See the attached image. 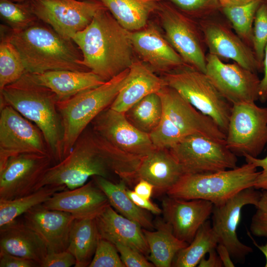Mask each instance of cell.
I'll use <instances>...</instances> for the list:
<instances>
[{"mask_svg": "<svg viewBox=\"0 0 267 267\" xmlns=\"http://www.w3.org/2000/svg\"><path fill=\"white\" fill-rule=\"evenodd\" d=\"M127 193L134 203L138 207L149 211L155 215L162 214V210L157 205L152 202L150 199L142 197L134 191L128 189H127Z\"/></svg>", "mask_w": 267, "mask_h": 267, "instance_id": "cell-47", "label": "cell"}, {"mask_svg": "<svg viewBox=\"0 0 267 267\" xmlns=\"http://www.w3.org/2000/svg\"><path fill=\"white\" fill-rule=\"evenodd\" d=\"M244 157L246 162L250 163L256 167L262 169L257 178L254 188L258 190H267V155L263 158L253 157L247 155Z\"/></svg>", "mask_w": 267, "mask_h": 267, "instance_id": "cell-45", "label": "cell"}, {"mask_svg": "<svg viewBox=\"0 0 267 267\" xmlns=\"http://www.w3.org/2000/svg\"><path fill=\"white\" fill-rule=\"evenodd\" d=\"M14 2H25V1H32L33 0H11Z\"/></svg>", "mask_w": 267, "mask_h": 267, "instance_id": "cell-54", "label": "cell"}, {"mask_svg": "<svg viewBox=\"0 0 267 267\" xmlns=\"http://www.w3.org/2000/svg\"><path fill=\"white\" fill-rule=\"evenodd\" d=\"M181 12L196 20L219 13L221 6L218 0H168Z\"/></svg>", "mask_w": 267, "mask_h": 267, "instance_id": "cell-38", "label": "cell"}, {"mask_svg": "<svg viewBox=\"0 0 267 267\" xmlns=\"http://www.w3.org/2000/svg\"><path fill=\"white\" fill-rule=\"evenodd\" d=\"M156 12L165 38L185 64L205 73L207 48L198 20L181 12L168 0L159 1Z\"/></svg>", "mask_w": 267, "mask_h": 267, "instance_id": "cell-8", "label": "cell"}, {"mask_svg": "<svg viewBox=\"0 0 267 267\" xmlns=\"http://www.w3.org/2000/svg\"><path fill=\"white\" fill-rule=\"evenodd\" d=\"M253 50L263 66L264 52L267 45V0H264L256 13L253 25Z\"/></svg>", "mask_w": 267, "mask_h": 267, "instance_id": "cell-40", "label": "cell"}, {"mask_svg": "<svg viewBox=\"0 0 267 267\" xmlns=\"http://www.w3.org/2000/svg\"><path fill=\"white\" fill-rule=\"evenodd\" d=\"M58 101L51 89L37 83L28 73L0 91V104L11 106L40 129L55 164L64 158Z\"/></svg>", "mask_w": 267, "mask_h": 267, "instance_id": "cell-3", "label": "cell"}, {"mask_svg": "<svg viewBox=\"0 0 267 267\" xmlns=\"http://www.w3.org/2000/svg\"><path fill=\"white\" fill-rule=\"evenodd\" d=\"M167 86L176 89L226 134L232 105L219 91L207 75L185 65L165 73Z\"/></svg>", "mask_w": 267, "mask_h": 267, "instance_id": "cell-7", "label": "cell"}, {"mask_svg": "<svg viewBox=\"0 0 267 267\" xmlns=\"http://www.w3.org/2000/svg\"><path fill=\"white\" fill-rule=\"evenodd\" d=\"M157 93L162 100L163 113L184 137L198 134L225 141L226 134L216 123L197 110L176 89L166 85Z\"/></svg>", "mask_w": 267, "mask_h": 267, "instance_id": "cell-18", "label": "cell"}, {"mask_svg": "<svg viewBox=\"0 0 267 267\" xmlns=\"http://www.w3.org/2000/svg\"><path fill=\"white\" fill-rule=\"evenodd\" d=\"M0 229V251L36 261L41 267L48 249L37 233L16 220Z\"/></svg>", "mask_w": 267, "mask_h": 267, "instance_id": "cell-27", "label": "cell"}, {"mask_svg": "<svg viewBox=\"0 0 267 267\" xmlns=\"http://www.w3.org/2000/svg\"><path fill=\"white\" fill-rule=\"evenodd\" d=\"M185 174L169 149L155 148L143 157L136 171L137 181L145 179L154 186L156 195L167 192Z\"/></svg>", "mask_w": 267, "mask_h": 267, "instance_id": "cell-23", "label": "cell"}, {"mask_svg": "<svg viewBox=\"0 0 267 267\" xmlns=\"http://www.w3.org/2000/svg\"><path fill=\"white\" fill-rule=\"evenodd\" d=\"M221 7L241 5L256 0H218Z\"/></svg>", "mask_w": 267, "mask_h": 267, "instance_id": "cell-52", "label": "cell"}, {"mask_svg": "<svg viewBox=\"0 0 267 267\" xmlns=\"http://www.w3.org/2000/svg\"><path fill=\"white\" fill-rule=\"evenodd\" d=\"M219 241L211 222L207 220L199 228L192 241L178 252L172 267L197 266L206 254L216 248Z\"/></svg>", "mask_w": 267, "mask_h": 267, "instance_id": "cell-32", "label": "cell"}, {"mask_svg": "<svg viewBox=\"0 0 267 267\" xmlns=\"http://www.w3.org/2000/svg\"><path fill=\"white\" fill-rule=\"evenodd\" d=\"M205 74L221 94L232 105L259 99L261 80L236 62L225 63L208 53Z\"/></svg>", "mask_w": 267, "mask_h": 267, "instance_id": "cell-15", "label": "cell"}, {"mask_svg": "<svg viewBox=\"0 0 267 267\" xmlns=\"http://www.w3.org/2000/svg\"><path fill=\"white\" fill-rule=\"evenodd\" d=\"M155 148L170 149L184 136L163 113L157 127L149 134Z\"/></svg>", "mask_w": 267, "mask_h": 267, "instance_id": "cell-39", "label": "cell"}, {"mask_svg": "<svg viewBox=\"0 0 267 267\" xmlns=\"http://www.w3.org/2000/svg\"><path fill=\"white\" fill-rule=\"evenodd\" d=\"M155 0V1H162V0Z\"/></svg>", "mask_w": 267, "mask_h": 267, "instance_id": "cell-55", "label": "cell"}, {"mask_svg": "<svg viewBox=\"0 0 267 267\" xmlns=\"http://www.w3.org/2000/svg\"><path fill=\"white\" fill-rule=\"evenodd\" d=\"M27 73L21 55L0 26V91Z\"/></svg>", "mask_w": 267, "mask_h": 267, "instance_id": "cell-35", "label": "cell"}, {"mask_svg": "<svg viewBox=\"0 0 267 267\" xmlns=\"http://www.w3.org/2000/svg\"><path fill=\"white\" fill-rule=\"evenodd\" d=\"M76 263L75 257L67 250L48 252L40 267H70L74 266Z\"/></svg>", "mask_w": 267, "mask_h": 267, "instance_id": "cell-44", "label": "cell"}, {"mask_svg": "<svg viewBox=\"0 0 267 267\" xmlns=\"http://www.w3.org/2000/svg\"><path fill=\"white\" fill-rule=\"evenodd\" d=\"M28 73L37 83L51 89L56 94L58 102L67 100L106 82L90 71L59 70Z\"/></svg>", "mask_w": 267, "mask_h": 267, "instance_id": "cell-26", "label": "cell"}, {"mask_svg": "<svg viewBox=\"0 0 267 267\" xmlns=\"http://www.w3.org/2000/svg\"><path fill=\"white\" fill-rule=\"evenodd\" d=\"M126 267H154V265L138 251L120 242L113 244Z\"/></svg>", "mask_w": 267, "mask_h": 267, "instance_id": "cell-43", "label": "cell"}, {"mask_svg": "<svg viewBox=\"0 0 267 267\" xmlns=\"http://www.w3.org/2000/svg\"><path fill=\"white\" fill-rule=\"evenodd\" d=\"M262 192L251 187L245 188L222 204L214 206L212 225L219 237V243L228 250L232 258L242 261L253 249L238 239L237 230L241 219L243 208L248 205L256 207Z\"/></svg>", "mask_w": 267, "mask_h": 267, "instance_id": "cell-14", "label": "cell"}, {"mask_svg": "<svg viewBox=\"0 0 267 267\" xmlns=\"http://www.w3.org/2000/svg\"><path fill=\"white\" fill-rule=\"evenodd\" d=\"M0 106V168L10 157L20 154L51 156L42 132L35 124L11 106Z\"/></svg>", "mask_w": 267, "mask_h": 267, "instance_id": "cell-12", "label": "cell"}, {"mask_svg": "<svg viewBox=\"0 0 267 267\" xmlns=\"http://www.w3.org/2000/svg\"><path fill=\"white\" fill-rule=\"evenodd\" d=\"M169 150L185 174L216 172L237 167V156L225 141L201 134L187 135Z\"/></svg>", "mask_w": 267, "mask_h": 267, "instance_id": "cell-10", "label": "cell"}, {"mask_svg": "<svg viewBox=\"0 0 267 267\" xmlns=\"http://www.w3.org/2000/svg\"><path fill=\"white\" fill-rule=\"evenodd\" d=\"M0 26L20 53L27 73L87 71L81 64L82 53L73 41L63 38L44 22L39 20L17 32L6 25Z\"/></svg>", "mask_w": 267, "mask_h": 267, "instance_id": "cell-2", "label": "cell"}, {"mask_svg": "<svg viewBox=\"0 0 267 267\" xmlns=\"http://www.w3.org/2000/svg\"><path fill=\"white\" fill-rule=\"evenodd\" d=\"M248 235L251 238L254 244L263 253L266 258V264L265 265V267H267V244L265 245H259L257 244L255 241L252 238V236L250 233H248Z\"/></svg>", "mask_w": 267, "mask_h": 267, "instance_id": "cell-53", "label": "cell"}, {"mask_svg": "<svg viewBox=\"0 0 267 267\" xmlns=\"http://www.w3.org/2000/svg\"><path fill=\"white\" fill-rule=\"evenodd\" d=\"M0 16L7 26L14 32L25 30L39 20L29 1L0 0Z\"/></svg>", "mask_w": 267, "mask_h": 267, "instance_id": "cell-37", "label": "cell"}, {"mask_svg": "<svg viewBox=\"0 0 267 267\" xmlns=\"http://www.w3.org/2000/svg\"><path fill=\"white\" fill-rule=\"evenodd\" d=\"M101 238L113 244L120 242L138 251L144 256L149 249L142 227L137 222L118 213L108 205L95 218Z\"/></svg>", "mask_w": 267, "mask_h": 267, "instance_id": "cell-25", "label": "cell"}, {"mask_svg": "<svg viewBox=\"0 0 267 267\" xmlns=\"http://www.w3.org/2000/svg\"><path fill=\"white\" fill-rule=\"evenodd\" d=\"M0 267H40L36 261L0 251Z\"/></svg>", "mask_w": 267, "mask_h": 267, "instance_id": "cell-46", "label": "cell"}, {"mask_svg": "<svg viewBox=\"0 0 267 267\" xmlns=\"http://www.w3.org/2000/svg\"><path fill=\"white\" fill-rule=\"evenodd\" d=\"M23 215V222L44 240L48 252L67 250L71 229L76 219L72 214L49 209L41 204Z\"/></svg>", "mask_w": 267, "mask_h": 267, "instance_id": "cell-21", "label": "cell"}, {"mask_svg": "<svg viewBox=\"0 0 267 267\" xmlns=\"http://www.w3.org/2000/svg\"><path fill=\"white\" fill-rule=\"evenodd\" d=\"M250 163L226 170L203 174H185L167 192L184 200L202 199L222 204L242 190L254 187L260 173Z\"/></svg>", "mask_w": 267, "mask_h": 267, "instance_id": "cell-5", "label": "cell"}, {"mask_svg": "<svg viewBox=\"0 0 267 267\" xmlns=\"http://www.w3.org/2000/svg\"><path fill=\"white\" fill-rule=\"evenodd\" d=\"M129 71L128 68L97 87L57 102L63 130L64 158L92 120L111 105L123 86Z\"/></svg>", "mask_w": 267, "mask_h": 267, "instance_id": "cell-6", "label": "cell"}, {"mask_svg": "<svg viewBox=\"0 0 267 267\" xmlns=\"http://www.w3.org/2000/svg\"><path fill=\"white\" fill-rule=\"evenodd\" d=\"M216 251L222 262L223 267H234V265L231 260V256L227 248L222 244L218 243Z\"/></svg>", "mask_w": 267, "mask_h": 267, "instance_id": "cell-51", "label": "cell"}, {"mask_svg": "<svg viewBox=\"0 0 267 267\" xmlns=\"http://www.w3.org/2000/svg\"><path fill=\"white\" fill-rule=\"evenodd\" d=\"M134 191L139 196L150 199L153 194L154 186L148 181L140 178L137 181Z\"/></svg>", "mask_w": 267, "mask_h": 267, "instance_id": "cell-48", "label": "cell"}, {"mask_svg": "<svg viewBox=\"0 0 267 267\" xmlns=\"http://www.w3.org/2000/svg\"><path fill=\"white\" fill-rule=\"evenodd\" d=\"M66 189L65 185H47L19 198L0 199V227L13 222L33 207L43 204L55 193Z\"/></svg>", "mask_w": 267, "mask_h": 267, "instance_id": "cell-33", "label": "cell"}, {"mask_svg": "<svg viewBox=\"0 0 267 267\" xmlns=\"http://www.w3.org/2000/svg\"><path fill=\"white\" fill-rule=\"evenodd\" d=\"M42 205L66 212L76 219L95 218L108 205V199L93 179L79 187L55 193Z\"/></svg>", "mask_w": 267, "mask_h": 267, "instance_id": "cell-22", "label": "cell"}, {"mask_svg": "<svg viewBox=\"0 0 267 267\" xmlns=\"http://www.w3.org/2000/svg\"><path fill=\"white\" fill-rule=\"evenodd\" d=\"M116 21L129 31L144 28L150 15L156 12L159 1L154 0H97Z\"/></svg>", "mask_w": 267, "mask_h": 267, "instance_id": "cell-30", "label": "cell"}, {"mask_svg": "<svg viewBox=\"0 0 267 267\" xmlns=\"http://www.w3.org/2000/svg\"><path fill=\"white\" fill-rule=\"evenodd\" d=\"M53 161L50 155L38 153L10 157L0 168V199H13L33 192Z\"/></svg>", "mask_w": 267, "mask_h": 267, "instance_id": "cell-16", "label": "cell"}, {"mask_svg": "<svg viewBox=\"0 0 267 267\" xmlns=\"http://www.w3.org/2000/svg\"><path fill=\"white\" fill-rule=\"evenodd\" d=\"M164 220L179 240L190 243L212 215L214 205L202 199L184 200L168 196L162 203Z\"/></svg>", "mask_w": 267, "mask_h": 267, "instance_id": "cell-19", "label": "cell"}, {"mask_svg": "<svg viewBox=\"0 0 267 267\" xmlns=\"http://www.w3.org/2000/svg\"><path fill=\"white\" fill-rule=\"evenodd\" d=\"M112 174H115L112 163L87 128L70 153L47 169L34 191L47 185H65L72 189L84 185L90 177L109 179Z\"/></svg>", "mask_w": 267, "mask_h": 267, "instance_id": "cell-4", "label": "cell"}, {"mask_svg": "<svg viewBox=\"0 0 267 267\" xmlns=\"http://www.w3.org/2000/svg\"><path fill=\"white\" fill-rule=\"evenodd\" d=\"M90 124L93 133L126 154L142 158L155 148L149 134L134 126L124 113L116 111L110 106L100 112Z\"/></svg>", "mask_w": 267, "mask_h": 267, "instance_id": "cell-17", "label": "cell"}, {"mask_svg": "<svg viewBox=\"0 0 267 267\" xmlns=\"http://www.w3.org/2000/svg\"><path fill=\"white\" fill-rule=\"evenodd\" d=\"M153 71L142 61H133L123 86L110 107L125 113L146 96L158 92L167 84Z\"/></svg>", "mask_w": 267, "mask_h": 267, "instance_id": "cell-24", "label": "cell"}, {"mask_svg": "<svg viewBox=\"0 0 267 267\" xmlns=\"http://www.w3.org/2000/svg\"><path fill=\"white\" fill-rule=\"evenodd\" d=\"M124 114L136 129L149 134L157 127L162 117L161 99L157 93L150 94L134 104Z\"/></svg>", "mask_w": 267, "mask_h": 267, "instance_id": "cell-34", "label": "cell"}, {"mask_svg": "<svg viewBox=\"0 0 267 267\" xmlns=\"http://www.w3.org/2000/svg\"><path fill=\"white\" fill-rule=\"evenodd\" d=\"M156 230L142 228L149 254L147 258L156 267H172L178 252L188 243L178 239L164 220L155 222Z\"/></svg>", "mask_w": 267, "mask_h": 267, "instance_id": "cell-28", "label": "cell"}, {"mask_svg": "<svg viewBox=\"0 0 267 267\" xmlns=\"http://www.w3.org/2000/svg\"><path fill=\"white\" fill-rule=\"evenodd\" d=\"M89 267H125L115 246L100 237Z\"/></svg>", "mask_w": 267, "mask_h": 267, "instance_id": "cell-41", "label": "cell"}, {"mask_svg": "<svg viewBox=\"0 0 267 267\" xmlns=\"http://www.w3.org/2000/svg\"><path fill=\"white\" fill-rule=\"evenodd\" d=\"M263 72L264 76L260 84L259 100L264 103L267 101V45L264 52Z\"/></svg>", "mask_w": 267, "mask_h": 267, "instance_id": "cell-49", "label": "cell"}, {"mask_svg": "<svg viewBox=\"0 0 267 267\" xmlns=\"http://www.w3.org/2000/svg\"><path fill=\"white\" fill-rule=\"evenodd\" d=\"M134 50L153 71L168 72L186 65L153 24L130 32Z\"/></svg>", "mask_w": 267, "mask_h": 267, "instance_id": "cell-20", "label": "cell"}, {"mask_svg": "<svg viewBox=\"0 0 267 267\" xmlns=\"http://www.w3.org/2000/svg\"><path fill=\"white\" fill-rule=\"evenodd\" d=\"M38 19L63 38L72 40L105 6L97 0H33L29 1Z\"/></svg>", "mask_w": 267, "mask_h": 267, "instance_id": "cell-11", "label": "cell"}, {"mask_svg": "<svg viewBox=\"0 0 267 267\" xmlns=\"http://www.w3.org/2000/svg\"><path fill=\"white\" fill-rule=\"evenodd\" d=\"M100 237L95 218L75 220L67 249L76 259L75 267H89Z\"/></svg>", "mask_w": 267, "mask_h": 267, "instance_id": "cell-31", "label": "cell"}, {"mask_svg": "<svg viewBox=\"0 0 267 267\" xmlns=\"http://www.w3.org/2000/svg\"><path fill=\"white\" fill-rule=\"evenodd\" d=\"M93 180L107 196L110 205L124 216L139 224L142 228L153 230L155 225L148 213L136 206L127 193L126 181L120 179L114 183L100 176H94Z\"/></svg>", "mask_w": 267, "mask_h": 267, "instance_id": "cell-29", "label": "cell"}, {"mask_svg": "<svg viewBox=\"0 0 267 267\" xmlns=\"http://www.w3.org/2000/svg\"><path fill=\"white\" fill-rule=\"evenodd\" d=\"M130 32L105 7L100 9L72 38L82 53L81 64L105 81L129 68L134 61Z\"/></svg>", "mask_w": 267, "mask_h": 267, "instance_id": "cell-1", "label": "cell"}, {"mask_svg": "<svg viewBox=\"0 0 267 267\" xmlns=\"http://www.w3.org/2000/svg\"><path fill=\"white\" fill-rule=\"evenodd\" d=\"M250 226L252 235L267 238V190H263Z\"/></svg>", "mask_w": 267, "mask_h": 267, "instance_id": "cell-42", "label": "cell"}, {"mask_svg": "<svg viewBox=\"0 0 267 267\" xmlns=\"http://www.w3.org/2000/svg\"><path fill=\"white\" fill-rule=\"evenodd\" d=\"M198 267H223L216 249L209 253V257L203 258L197 266Z\"/></svg>", "mask_w": 267, "mask_h": 267, "instance_id": "cell-50", "label": "cell"}, {"mask_svg": "<svg viewBox=\"0 0 267 267\" xmlns=\"http://www.w3.org/2000/svg\"><path fill=\"white\" fill-rule=\"evenodd\" d=\"M263 0H256L244 5L221 8L222 13L235 33L252 48L254 19L257 10Z\"/></svg>", "mask_w": 267, "mask_h": 267, "instance_id": "cell-36", "label": "cell"}, {"mask_svg": "<svg viewBox=\"0 0 267 267\" xmlns=\"http://www.w3.org/2000/svg\"><path fill=\"white\" fill-rule=\"evenodd\" d=\"M198 21L209 53L231 59L256 73L263 71L253 49L235 33L221 11Z\"/></svg>", "mask_w": 267, "mask_h": 267, "instance_id": "cell-13", "label": "cell"}, {"mask_svg": "<svg viewBox=\"0 0 267 267\" xmlns=\"http://www.w3.org/2000/svg\"><path fill=\"white\" fill-rule=\"evenodd\" d=\"M225 144L237 156L257 157L267 144V107L255 102L232 105Z\"/></svg>", "mask_w": 267, "mask_h": 267, "instance_id": "cell-9", "label": "cell"}]
</instances>
